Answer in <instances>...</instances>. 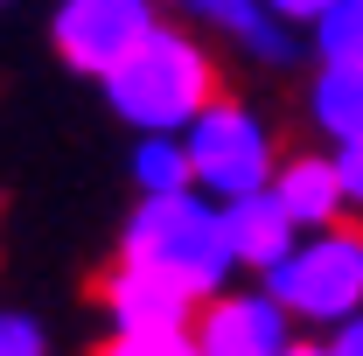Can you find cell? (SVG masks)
Returning <instances> with one entry per match:
<instances>
[{
	"instance_id": "14",
	"label": "cell",
	"mask_w": 363,
	"mask_h": 356,
	"mask_svg": "<svg viewBox=\"0 0 363 356\" xmlns=\"http://www.w3.org/2000/svg\"><path fill=\"white\" fill-rule=\"evenodd\" d=\"M0 356H49L43 321L21 314V308H0Z\"/></svg>"
},
{
	"instance_id": "4",
	"label": "cell",
	"mask_w": 363,
	"mask_h": 356,
	"mask_svg": "<svg viewBox=\"0 0 363 356\" xmlns=\"http://www.w3.org/2000/svg\"><path fill=\"white\" fill-rule=\"evenodd\" d=\"M182 147H189L196 189H203V196H217V203H238V196L272 189V168H279L272 133L245 112V105H230V98H217V105L182 133Z\"/></svg>"
},
{
	"instance_id": "6",
	"label": "cell",
	"mask_w": 363,
	"mask_h": 356,
	"mask_svg": "<svg viewBox=\"0 0 363 356\" xmlns=\"http://www.w3.org/2000/svg\"><path fill=\"white\" fill-rule=\"evenodd\" d=\"M196 350L203 356H286V343H294V314L272 301L266 287H252V294H238V287H224V294H210L203 308H196Z\"/></svg>"
},
{
	"instance_id": "3",
	"label": "cell",
	"mask_w": 363,
	"mask_h": 356,
	"mask_svg": "<svg viewBox=\"0 0 363 356\" xmlns=\"http://www.w3.org/2000/svg\"><path fill=\"white\" fill-rule=\"evenodd\" d=\"M266 294L308 328H342L350 314H363V230L357 223L301 230V245L266 272Z\"/></svg>"
},
{
	"instance_id": "5",
	"label": "cell",
	"mask_w": 363,
	"mask_h": 356,
	"mask_svg": "<svg viewBox=\"0 0 363 356\" xmlns=\"http://www.w3.org/2000/svg\"><path fill=\"white\" fill-rule=\"evenodd\" d=\"M154 28H161L154 0H63L49 21V43L77 77H112Z\"/></svg>"
},
{
	"instance_id": "12",
	"label": "cell",
	"mask_w": 363,
	"mask_h": 356,
	"mask_svg": "<svg viewBox=\"0 0 363 356\" xmlns=\"http://www.w3.org/2000/svg\"><path fill=\"white\" fill-rule=\"evenodd\" d=\"M315 49H321V63H363V0H335L321 14Z\"/></svg>"
},
{
	"instance_id": "2",
	"label": "cell",
	"mask_w": 363,
	"mask_h": 356,
	"mask_svg": "<svg viewBox=\"0 0 363 356\" xmlns=\"http://www.w3.org/2000/svg\"><path fill=\"white\" fill-rule=\"evenodd\" d=\"M105 98H112V112L140 126V133H189L217 98H224V77H217V63H210V49L196 43V35H182V28H154L147 43L112 70V77H98Z\"/></svg>"
},
{
	"instance_id": "13",
	"label": "cell",
	"mask_w": 363,
	"mask_h": 356,
	"mask_svg": "<svg viewBox=\"0 0 363 356\" xmlns=\"http://www.w3.org/2000/svg\"><path fill=\"white\" fill-rule=\"evenodd\" d=\"M98 356H203V350H196L189 328H161V335H119V328H112V343Z\"/></svg>"
},
{
	"instance_id": "17",
	"label": "cell",
	"mask_w": 363,
	"mask_h": 356,
	"mask_svg": "<svg viewBox=\"0 0 363 356\" xmlns=\"http://www.w3.org/2000/svg\"><path fill=\"white\" fill-rule=\"evenodd\" d=\"M328 343H335V356H363V314H350V321H342Z\"/></svg>"
},
{
	"instance_id": "11",
	"label": "cell",
	"mask_w": 363,
	"mask_h": 356,
	"mask_svg": "<svg viewBox=\"0 0 363 356\" xmlns=\"http://www.w3.org/2000/svg\"><path fill=\"white\" fill-rule=\"evenodd\" d=\"M133 182H140V196H175V189H196V168H189L182 133H140V147H133Z\"/></svg>"
},
{
	"instance_id": "1",
	"label": "cell",
	"mask_w": 363,
	"mask_h": 356,
	"mask_svg": "<svg viewBox=\"0 0 363 356\" xmlns=\"http://www.w3.org/2000/svg\"><path fill=\"white\" fill-rule=\"evenodd\" d=\"M119 259L147 266L161 279L189 287L196 301L224 294L238 259H230V230H224V203L203 189H175V196H140V210L119 230Z\"/></svg>"
},
{
	"instance_id": "18",
	"label": "cell",
	"mask_w": 363,
	"mask_h": 356,
	"mask_svg": "<svg viewBox=\"0 0 363 356\" xmlns=\"http://www.w3.org/2000/svg\"><path fill=\"white\" fill-rule=\"evenodd\" d=\"M286 356H335V343H301V335H294V343H286Z\"/></svg>"
},
{
	"instance_id": "10",
	"label": "cell",
	"mask_w": 363,
	"mask_h": 356,
	"mask_svg": "<svg viewBox=\"0 0 363 356\" xmlns=\"http://www.w3.org/2000/svg\"><path fill=\"white\" fill-rule=\"evenodd\" d=\"M315 126L328 140H363V63H321Z\"/></svg>"
},
{
	"instance_id": "8",
	"label": "cell",
	"mask_w": 363,
	"mask_h": 356,
	"mask_svg": "<svg viewBox=\"0 0 363 356\" xmlns=\"http://www.w3.org/2000/svg\"><path fill=\"white\" fill-rule=\"evenodd\" d=\"M224 230H230V259L252 266V272H272L294 245H301V223L286 217V203H279L272 189L224 203Z\"/></svg>"
},
{
	"instance_id": "15",
	"label": "cell",
	"mask_w": 363,
	"mask_h": 356,
	"mask_svg": "<svg viewBox=\"0 0 363 356\" xmlns=\"http://www.w3.org/2000/svg\"><path fill=\"white\" fill-rule=\"evenodd\" d=\"M335 175H342L350 210H363V140H335Z\"/></svg>"
},
{
	"instance_id": "16",
	"label": "cell",
	"mask_w": 363,
	"mask_h": 356,
	"mask_svg": "<svg viewBox=\"0 0 363 356\" xmlns=\"http://www.w3.org/2000/svg\"><path fill=\"white\" fill-rule=\"evenodd\" d=\"M266 7L279 14V21H321V14H328L335 0H266Z\"/></svg>"
},
{
	"instance_id": "7",
	"label": "cell",
	"mask_w": 363,
	"mask_h": 356,
	"mask_svg": "<svg viewBox=\"0 0 363 356\" xmlns=\"http://www.w3.org/2000/svg\"><path fill=\"white\" fill-rule=\"evenodd\" d=\"M98 301H105V314H112V328H119V335L196 328V308H203L189 287H175V279H161V272H147V266H126V259L105 272Z\"/></svg>"
},
{
	"instance_id": "9",
	"label": "cell",
	"mask_w": 363,
	"mask_h": 356,
	"mask_svg": "<svg viewBox=\"0 0 363 356\" xmlns=\"http://www.w3.org/2000/svg\"><path fill=\"white\" fill-rule=\"evenodd\" d=\"M272 196L286 203V217L301 223V230L342 223V210H350L342 175H335V154H279V168H272Z\"/></svg>"
}]
</instances>
